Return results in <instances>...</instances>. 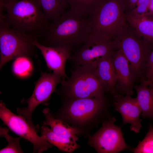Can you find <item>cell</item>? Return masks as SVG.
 Returning a JSON list of instances; mask_svg holds the SVG:
<instances>
[{
	"instance_id": "6da1fadb",
	"label": "cell",
	"mask_w": 153,
	"mask_h": 153,
	"mask_svg": "<svg viewBox=\"0 0 153 153\" xmlns=\"http://www.w3.org/2000/svg\"><path fill=\"white\" fill-rule=\"evenodd\" d=\"M92 32L90 16H82L69 9L49 22L41 37L43 45L64 48L70 53L82 44Z\"/></svg>"
},
{
	"instance_id": "7a4b0ae2",
	"label": "cell",
	"mask_w": 153,
	"mask_h": 153,
	"mask_svg": "<svg viewBox=\"0 0 153 153\" xmlns=\"http://www.w3.org/2000/svg\"><path fill=\"white\" fill-rule=\"evenodd\" d=\"M108 108L104 96L63 100L58 110L51 112L55 118L67 123L76 128L80 134L87 137L91 131L108 119Z\"/></svg>"
},
{
	"instance_id": "3957f363",
	"label": "cell",
	"mask_w": 153,
	"mask_h": 153,
	"mask_svg": "<svg viewBox=\"0 0 153 153\" xmlns=\"http://www.w3.org/2000/svg\"><path fill=\"white\" fill-rule=\"evenodd\" d=\"M4 5L5 19L11 28L37 39L41 36L49 21L39 0H16Z\"/></svg>"
},
{
	"instance_id": "277c9868",
	"label": "cell",
	"mask_w": 153,
	"mask_h": 153,
	"mask_svg": "<svg viewBox=\"0 0 153 153\" xmlns=\"http://www.w3.org/2000/svg\"><path fill=\"white\" fill-rule=\"evenodd\" d=\"M56 91L62 99L100 98L106 90L96 75L95 67L91 65L75 66L69 79L62 80Z\"/></svg>"
},
{
	"instance_id": "5b68a950",
	"label": "cell",
	"mask_w": 153,
	"mask_h": 153,
	"mask_svg": "<svg viewBox=\"0 0 153 153\" xmlns=\"http://www.w3.org/2000/svg\"><path fill=\"white\" fill-rule=\"evenodd\" d=\"M113 40L117 49L121 51L129 62L135 78L141 77L146 69L152 51V42L140 35L127 22Z\"/></svg>"
},
{
	"instance_id": "8992f818",
	"label": "cell",
	"mask_w": 153,
	"mask_h": 153,
	"mask_svg": "<svg viewBox=\"0 0 153 153\" xmlns=\"http://www.w3.org/2000/svg\"><path fill=\"white\" fill-rule=\"evenodd\" d=\"M90 16L92 33L112 40L127 23L120 0H99Z\"/></svg>"
},
{
	"instance_id": "52a82bcc",
	"label": "cell",
	"mask_w": 153,
	"mask_h": 153,
	"mask_svg": "<svg viewBox=\"0 0 153 153\" xmlns=\"http://www.w3.org/2000/svg\"><path fill=\"white\" fill-rule=\"evenodd\" d=\"M37 39L11 28L5 20L0 22V68L22 56H36L33 43Z\"/></svg>"
},
{
	"instance_id": "ba28073f",
	"label": "cell",
	"mask_w": 153,
	"mask_h": 153,
	"mask_svg": "<svg viewBox=\"0 0 153 153\" xmlns=\"http://www.w3.org/2000/svg\"><path fill=\"white\" fill-rule=\"evenodd\" d=\"M0 118L11 131L32 143L33 153H41L52 147V144L38 135V125L33 127L23 115L14 114L2 100L0 102Z\"/></svg>"
},
{
	"instance_id": "9c48e42d",
	"label": "cell",
	"mask_w": 153,
	"mask_h": 153,
	"mask_svg": "<svg viewBox=\"0 0 153 153\" xmlns=\"http://www.w3.org/2000/svg\"><path fill=\"white\" fill-rule=\"evenodd\" d=\"M113 40L106 36L92 33L69 60L75 66L91 65L95 67L100 59L117 49Z\"/></svg>"
},
{
	"instance_id": "30bf717a",
	"label": "cell",
	"mask_w": 153,
	"mask_h": 153,
	"mask_svg": "<svg viewBox=\"0 0 153 153\" xmlns=\"http://www.w3.org/2000/svg\"><path fill=\"white\" fill-rule=\"evenodd\" d=\"M116 120L110 116L102 123L101 127L92 135L87 136V144L98 153H116L129 148Z\"/></svg>"
},
{
	"instance_id": "8fae6325",
	"label": "cell",
	"mask_w": 153,
	"mask_h": 153,
	"mask_svg": "<svg viewBox=\"0 0 153 153\" xmlns=\"http://www.w3.org/2000/svg\"><path fill=\"white\" fill-rule=\"evenodd\" d=\"M62 80L60 75L53 72L49 73L41 72L40 78L35 83V88L31 96L27 99L23 98L21 101L22 103H27V107H18L17 113L23 115L31 125L35 127L31 117L34 110L40 104H49L51 94L56 92V86Z\"/></svg>"
},
{
	"instance_id": "7c38bea8",
	"label": "cell",
	"mask_w": 153,
	"mask_h": 153,
	"mask_svg": "<svg viewBox=\"0 0 153 153\" xmlns=\"http://www.w3.org/2000/svg\"><path fill=\"white\" fill-rule=\"evenodd\" d=\"M112 56L116 75L117 94L123 95H132L135 77L129 62L119 49L113 51Z\"/></svg>"
},
{
	"instance_id": "4fadbf2b",
	"label": "cell",
	"mask_w": 153,
	"mask_h": 153,
	"mask_svg": "<svg viewBox=\"0 0 153 153\" xmlns=\"http://www.w3.org/2000/svg\"><path fill=\"white\" fill-rule=\"evenodd\" d=\"M115 110L121 114L122 124L129 123L130 130L136 133L139 132L141 127L142 120L140 118L141 112L136 98L130 95L117 94L114 96Z\"/></svg>"
},
{
	"instance_id": "5bb4252c",
	"label": "cell",
	"mask_w": 153,
	"mask_h": 153,
	"mask_svg": "<svg viewBox=\"0 0 153 153\" xmlns=\"http://www.w3.org/2000/svg\"><path fill=\"white\" fill-rule=\"evenodd\" d=\"M33 43L41 51L48 68L52 70L53 73L60 75L62 80L68 78L65 66L66 61L71 56L69 51L62 47L42 44L37 39L34 41Z\"/></svg>"
},
{
	"instance_id": "9a60e30c",
	"label": "cell",
	"mask_w": 153,
	"mask_h": 153,
	"mask_svg": "<svg viewBox=\"0 0 153 153\" xmlns=\"http://www.w3.org/2000/svg\"><path fill=\"white\" fill-rule=\"evenodd\" d=\"M95 69L97 76L106 91L109 92L114 96L117 94L116 77L112 53L101 58L97 63Z\"/></svg>"
},
{
	"instance_id": "2e32d148",
	"label": "cell",
	"mask_w": 153,
	"mask_h": 153,
	"mask_svg": "<svg viewBox=\"0 0 153 153\" xmlns=\"http://www.w3.org/2000/svg\"><path fill=\"white\" fill-rule=\"evenodd\" d=\"M42 112L45 118L42 125L49 126L55 133L75 141L77 140V135L79 134V133L76 128L60 119L55 118L48 108L43 109Z\"/></svg>"
},
{
	"instance_id": "e0dca14e",
	"label": "cell",
	"mask_w": 153,
	"mask_h": 153,
	"mask_svg": "<svg viewBox=\"0 0 153 153\" xmlns=\"http://www.w3.org/2000/svg\"><path fill=\"white\" fill-rule=\"evenodd\" d=\"M39 131H40L42 137L60 151L71 153L80 147L76 141L55 133L46 126L39 127Z\"/></svg>"
},
{
	"instance_id": "ac0fdd59",
	"label": "cell",
	"mask_w": 153,
	"mask_h": 153,
	"mask_svg": "<svg viewBox=\"0 0 153 153\" xmlns=\"http://www.w3.org/2000/svg\"><path fill=\"white\" fill-rule=\"evenodd\" d=\"M137 96L136 97L141 109V116L153 120V88L143 81L135 86Z\"/></svg>"
},
{
	"instance_id": "d6986e66",
	"label": "cell",
	"mask_w": 153,
	"mask_h": 153,
	"mask_svg": "<svg viewBox=\"0 0 153 153\" xmlns=\"http://www.w3.org/2000/svg\"><path fill=\"white\" fill-rule=\"evenodd\" d=\"M127 22L141 37L147 41L153 42V20L146 16L134 17L124 13Z\"/></svg>"
},
{
	"instance_id": "ffe728a7",
	"label": "cell",
	"mask_w": 153,
	"mask_h": 153,
	"mask_svg": "<svg viewBox=\"0 0 153 153\" xmlns=\"http://www.w3.org/2000/svg\"><path fill=\"white\" fill-rule=\"evenodd\" d=\"M41 7L47 19L52 21L64 13L69 6L65 0H39Z\"/></svg>"
},
{
	"instance_id": "44dd1931",
	"label": "cell",
	"mask_w": 153,
	"mask_h": 153,
	"mask_svg": "<svg viewBox=\"0 0 153 153\" xmlns=\"http://www.w3.org/2000/svg\"><path fill=\"white\" fill-rule=\"evenodd\" d=\"M12 70L15 75L19 78L26 79L30 77L33 71L30 57L22 56L16 58L12 64Z\"/></svg>"
},
{
	"instance_id": "7402d4cb",
	"label": "cell",
	"mask_w": 153,
	"mask_h": 153,
	"mask_svg": "<svg viewBox=\"0 0 153 153\" xmlns=\"http://www.w3.org/2000/svg\"><path fill=\"white\" fill-rule=\"evenodd\" d=\"M69 10L80 15L89 16L99 0H65Z\"/></svg>"
},
{
	"instance_id": "603a6c76",
	"label": "cell",
	"mask_w": 153,
	"mask_h": 153,
	"mask_svg": "<svg viewBox=\"0 0 153 153\" xmlns=\"http://www.w3.org/2000/svg\"><path fill=\"white\" fill-rule=\"evenodd\" d=\"M8 129L6 127H0V136L4 137L8 142V144L4 148L0 150V153H22L20 143L21 138L13 137L8 134Z\"/></svg>"
},
{
	"instance_id": "cb8c5ba5",
	"label": "cell",
	"mask_w": 153,
	"mask_h": 153,
	"mask_svg": "<svg viewBox=\"0 0 153 153\" xmlns=\"http://www.w3.org/2000/svg\"><path fill=\"white\" fill-rule=\"evenodd\" d=\"M131 150L135 153H153V127L151 124L144 139Z\"/></svg>"
},
{
	"instance_id": "d4e9b609",
	"label": "cell",
	"mask_w": 153,
	"mask_h": 153,
	"mask_svg": "<svg viewBox=\"0 0 153 153\" xmlns=\"http://www.w3.org/2000/svg\"><path fill=\"white\" fill-rule=\"evenodd\" d=\"M150 0H138L134 8L129 13L137 18L146 16Z\"/></svg>"
},
{
	"instance_id": "484cf974",
	"label": "cell",
	"mask_w": 153,
	"mask_h": 153,
	"mask_svg": "<svg viewBox=\"0 0 153 153\" xmlns=\"http://www.w3.org/2000/svg\"><path fill=\"white\" fill-rule=\"evenodd\" d=\"M146 80L149 81L153 78V50L148 57L146 65Z\"/></svg>"
},
{
	"instance_id": "4316f807",
	"label": "cell",
	"mask_w": 153,
	"mask_h": 153,
	"mask_svg": "<svg viewBox=\"0 0 153 153\" xmlns=\"http://www.w3.org/2000/svg\"><path fill=\"white\" fill-rule=\"evenodd\" d=\"M138 0H120L124 13H129L135 7Z\"/></svg>"
},
{
	"instance_id": "83f0119b",
	"label": "cell",
	"mask_w": 153,
	"mask_h": 153,
	"mask_svg": "<svg viewBox=\"0 0 153 153\" xmlns=\"http://www.w3.org/2000/svg\"><path fill=\"white\" fill-rule=\"evenodd\" d=\"M153 14V0H150L148 8V13L146 16Z\"/></svg>"
},
{
	"instance_id": "f1b7e54d",
	"label": "cell",
	"mask_w": 153,
	"mask_h": 153,
	"mask_svg": "<svg viewBox=\"0 0 153 153\" xmlns=\"http://www.w3.org/2000/svg\"><path fill=\"white\" fill-rule=\"evenodd\" d=\"M145 81L147 84L150 86H151L153 84V78L149 81L145 80Z\"/></svg>"
},
{
	"instance_id": "f546056e",
	"label": "cell",
	"mask_w": 153,
	"mask_h": 153,
	"mask_svg": "<svg viewBox=\"0 0 153 153\" xmlns=\"http://www.w3.org/2000/svg\"><path fill=\"white\" fill-rule=\"evenodd\" d=\"M16 0H3L4 4L14 2Z\"/></svg>"
},
{
	"instance_id": "4dcf8cb0",
	"label": "cell",
	"mask_w": 153,
	"mask_h": 153,
	"mask_svg": "<svg viewBox=\"0 0 153 153\" xmlns=\"http://www.w3.org/2000/svg\"><path fill=\"white\" fill-rule=\"evenodd\" d=\"M146 16L149 19L153 20V14L147 15Z\"/></svg>"
},
{
	"instance_id": "1f68e13d",
	"label": "cell",
	"mask_w": 153,
	"mask_h": 153,
	"mask_svg": "<svg viewBox=\"0 0 153 153\" xmlns=\"http://www.w3.org/2000/svg\"><path fill=\"white\" fill-rule=\"evenodd\" d=\"M152 88H153V86H152Z\"/></svg>"
},
{
	"instance_id": "d6a6232c",
	"label": "cell",
	"mask_w": 153,
	"mask_h": 153,
	"mask_svg": "<svg viewBox=\"0 0 153 153\" xmlns=\"http://www.w3.org/2000/svg\"></svg>"
}]
</instances>
